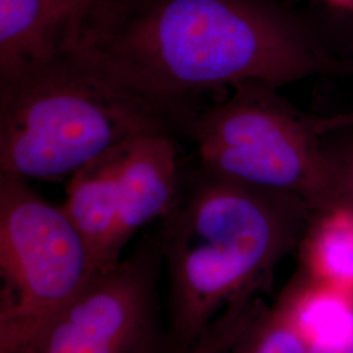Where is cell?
I'll use <instances>...</instances> for the list:
<instances>
[{
	"label": "cell",
	"instance_id": "cell-15",
	"mask_svg": "<svg viewBox=\"0 0 353 353\" xmlns=\"http://www.w3.org/2000/svg\"><path fill=\"white\" fill-rule=\"evenodd\" d=\"M328 3L338 6L341 8H348V10H353V0H327Z\"/></svg>",
	"mask_w": 353,
	"mask_h": 353
},
{
	"label": "cell",
	"instance_id": "cell-4",
	"mask_svg": "<svg viewBox=\"0 0 353 353\" xmlns=\"http://www.w3.org/2000/svg\"><path fill=\"white\" fill-rule=\"evenodd\" d=\"M261 83L196 112L189 135L208 173L303 198L314 211L341 199L325 148L330 117L303 114Z\"/></svg>",
	"mask_w": 353,
	"mask_h": 353
},
{
	"label": "cell",
	"instance_id": "cell-9",
	"mask_svg": "<svg viewBox=\"0 0 353 353\" xmlns=\"http://www.w3.org/2000/svg\"><path fill=\"white\" fill-rule=\"evenodd\" d=\"M117 150L79 169L68 178L65 188L64 211L83 237L100 271L115 265L123 252L118 242Z\"/></svg>",
	"mask_w": 353,
	"mask_h": 353
},
{
	"label": "cell",
	"instance_id": "cell-14",
	"mask_svg": "<svg viewBox=\"0 0 353 353\" xmlns=\"http://www.w3.org/2000/svg\"><path fill=\"white\" fill-rule=\"evenodd\" d=\"M307 341V353H353V318L336 332Z\"/></svg>",
	"mask_w": 353,
	"mask_h": 353
},
{
	"label": "cell",
	"instance_id": "cell-8",
	"mask_svg": "<svg viewBox=\"0 0 353 353\" xmlns=\"http://www.w3.org/2000/svg\"><path fill=\"white\" fill-rule=\"evenodd\" d=\"M106 0H0V72L74 50Z\"/></svg>",
	"mask_w": 353,
	"mask_h": 353
},
{
	"label": "cell",
	"instance_id": "cell-2",
	"mask_svg": "<svg viewBox=\"0 0 353 353\" xmlns=\"http://www.w3.org/2000/svg\"><path fill=\"white\" fill-rule=\"evenodd\" d=\"M183 176L159 236L169 283L165 353H182L214 319L258 296L299 248L314 208L303 198L205 172Z\"/></svg>",
	"mask_w": 353,
	"mask_h": 353
},
{
	"label": "cell",
	"instance_id": "cell-1",
	"mask_svg": "<svg viewBox=\"0 0 353 353\" xmlns=\"http://www.w3.org/2000/svg\"><path fill=\"white\" fill-rule=\"evenodd\" d=\"M77 48L183 108L212 89L279 88L345 68L300 17L271 0H108Z\"/></svg>",
	"mask_w": 353,
	"mask_h": 353
},
{
	"label": "cell",
	"instance_id": "cell-6",
	"mask_svg": "<svg viewBox=\"0 0 353 353\" xmlns=\"http://www.w3.org/2000/svg\"><path fill=\"white\" fill-rule=\"evenodd\" d=\"M159 237L99 271L13 353H165Z\"/></svg>",
	"mask_w": 353,
	"mask_h": 353
},
{
	"label": "cell",
	"instance_id": "cell-5",
	"mask_svg": "<svg viewBox=\"0 0 353 353\" xmlns=\"http://www.w3.org/2000/svg\"><path fill=\"white\" fill-rule=\"evenodd\" d=\"M100 270L63 205L0 173V353H13Z\"/></svg>",
	"mask_w": 353,
	"mask_h": 353
},
{
	"label": "cell",
	"instance_id": "cell-7",
	"mask_svg": "<svg viewBox=\"0 0 353 353\" xmlns=\"http://www.w3.org/2000/svg\"><path fill=\"white\" fill-rule=\"evenodd\" d=\"M183 176L173 134H143L117 150L118 242L122 250L141 228L163 220L170 212Z\"/></svg>",
	"mask_w": 353,
	"mask_h": 353
},
{
	"label": "cell",
	"instance_id": "cell-10",
	"mask_svg": "<svg viewBox=\"0 0 353 353\" xmlns=\"http://www.w3.org/2000/svg\"><path fill=\"white\" fill-rule=\"evenodd\" d=\"M299 249L309 278L352 292L353 203L339 199L314 211Z\"/></svg>",
	"mask_w": 353,
	"mask_h": 353
},
{
	"label": "cell",
	"instance_id": "cell-11",
	"mask_svg": "<svg viewBox=\"0 0 353 353\" xmlns=\"http://www.w3.org/2000/svg\"><path fill=\"white\" fill-rule=\"evenodd\" d=\"M303 283L297 271L278 300L259 309L230 353H307L309 341L299 321Z\"/></svg>",
	"mask_w": 353,
	"mask_h": 353
},
{
	"label": "cell",
	"instance_id": "cell-12",
	"mask_svg": "<svg viewBox=\"0 0 353 353\" xmlns=\"http://www.w3.org/2000/svg\"><path fill=\"white\" fill-rule=\"evenodd\" d=\"M263 306L258 296L246 297L230 305L203 332L188 351L182 353H230L234 343Z\"/></svg>",
	"mask_w": 353,
	"mask_h": 353
},
{
	"label": "cell",
	"instance_id": "cell-3",
	"mask_svg": "<svg viewBox=\"0 0 353 353\" xmlns=\"http://www.w3.org/2000/svg\"><path fill=\"white\" fill-rule=\"evenodd\" d=\"M195 112L76 48L0 72V173L68 179L143 134L188 135Z\"/></svg>",
	"mask_w": 353,
	"mask_h": 353
},
{
	"label": "cell",
	"instance_id": "cell-13",
	"mask_svg": "<svg viewBox=\"0 0 353 353\" xmlns=\"http://www.w3.org/2000/svg\"><path fill=\"white\" fill-rule=\"evenodd\" d=\"M325 148L338 183L341 199L353 203V137L331 143L325 137Z\"/></svg>",
	"mask_w": 353,
	"mask_h": 353
}]
</instances>
